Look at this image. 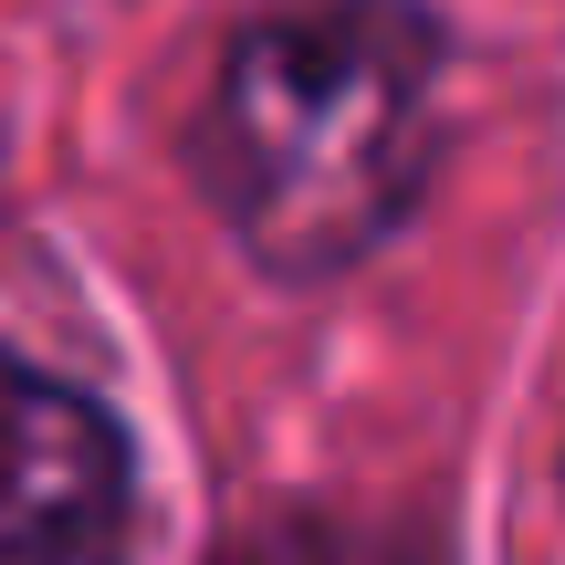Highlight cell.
<instances>
[{
	"label": "cell",
	"instance_id": "3957f363",
	"mask_svg": "<svg viewBox=\"0 0 565 565\" xmlns=\"http://www.w3.org/2000/svg\"><path fill=\"white\" fill-rule=\"evenodd\" d=\"M221 565H356L335 545V534H315V524H263V534H242Z\"/></svg>",
	"mask_w": 565,
	"mask_h": 565
},
{
	"label": "cell",
	"instance_id": "7a4b0ae2",
	"mask_svg": "<svg viewBox=\"0 0 565 565\" xmlns=\"http://www.w3.org/2000/svg\"><path fill=\"white\" fill-rule=\"evenodd\" d=\"M126 429L53 366H21L0 345V565H126Z\"/></svg>",
	"mask_w": 565,
	"mask_h": 565
},
{
	"label": "cell",
	"instance_id": "6da1fadb",
	"mask_svg": "<svg viewBox=\"0 0 565 565\" xmlns=\"http://www.w3.org/2000/svg\"><path fill=\"white\" fill-rule=\"evenodd\" d=\"M440 168V21L419 0H282L242 21L200 116V189L282 282L356 273Z\"/></svg>",
	"mask_w": 565,
	"mask_h": 565
}]
</instances>
